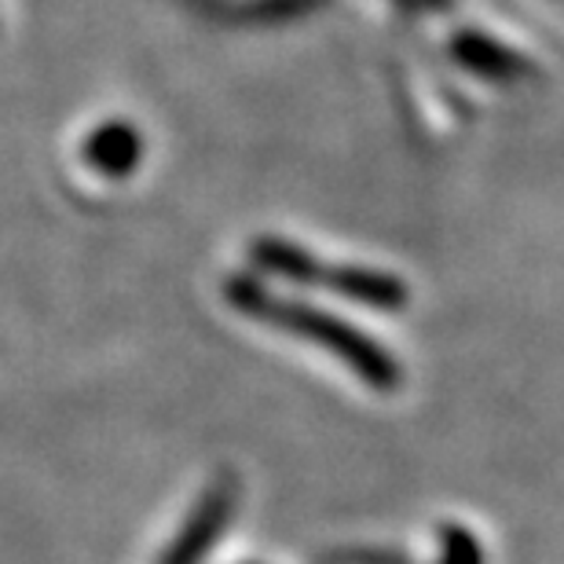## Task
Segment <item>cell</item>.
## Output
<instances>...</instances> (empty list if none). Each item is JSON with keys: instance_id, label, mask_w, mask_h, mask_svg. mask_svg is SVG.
<instances>
[{"instance_id": "cell-2", "label": "cell", "mask_w": 564, "mask_h": 564, "mask_svg": "<svg viewBox=\"0 0 564 564\" xmlns=\"http://www.w3.org/2000/svg\"><path fill=\"white\" fill-rule=\"evenodd\" d=\"M235 506V484L231 480H220L217 488H209L206 495H202L198 510L191 513L187 528L180 532V539L173 546H169V554L162 564H198L202 554L213 546V539L220 535L224 521H228Z\"/></svg>"}, {"instance_id": "cell-5", "label": "cell", "mask_w": 564, "mask_h": 564, "mask_svg": "<svg viewBox=\"0 0 564 564\" xmlns=\"http://www.w3.org/2000/svg\"><path fill=\"white\" fill-rule=\"evenodd\" d=\"M455 55H458V63H466L469 70H477L484 77H521V74H528L524 59H517L513 52L499 48V44L480 37V33H462V37H455Z\"/></svg>"}, {"instance_id": "cell-1", "label": "cell", "mask_w": 564, "mask_h": 564, "mask_svg": "<svg viewBox=\"0 0 564 564\" xmlns=\"http://www.w3.org/2000/svg\"><path fill=\"white\" fill-rule=\"evenodd\" d=\"M228 301L235 304V308L257 315V319L286 326V330L308 337V341H315V345H323L326 352H334L341 364L352 367L370 389L392 392L400 386L397 359H392L386 348H378L367 334H359L356 326L334 319V315H326L319 308H308V304H290V301L268 297V290H257L250 279H231L228 282Z\"/></svg>"}, {"instance_id": "cell-3", "label": "cell", "mask_w": 564, "mask_h": 564, "mask_svg": "<svg viewBox=\"0 0 564 564\" xmlns=\"http://www.w3.org/2000/svg\"><path fill=\"white\" fill-rule=\"evenodd\" d=\"M323 286H330L334 293H341L348 301L370 304V308H403L408 304V286L392 275L367 272V268H326Z\"/></svg>"}, {"instance_id": "cell-6", "label": "cell", "mask_w": 564, "mask_h": 564, "mask_svg": "<svg viewBox=\"0 0 564 564\" xmlns=\"http://www.w3.org/2000/svg\"><path fill=\"white\" fill-rule=\"evenodd\" d=\"M93 162L110 176H126L140 158V137L129 126H107L88 147Z\"/></svg>"}, {"instance_id": "cell-4", "label": "cell", "mask_w": 564, "mask_h": 564, "mask_svg": "<svg viewBox=\"0 0 564 564\" xmlns=\"http://www.w3.org/2000/svg\"><path fill=\"white\" fill-rule=\"evenodd\" d=\"M253 261L282 279L301 282V286H323V275H326V268L315 261V257H308L304 250H297V246H290L282 239H257Z\"/></svg>"}, {"instance_id": "cell-7", "label": "cell", "mask_w": 564, "mask_h": 564, "mask_svg": "<svg viewBox=\"0 0 564 564\" xmlns=\"http://www.w3.org/2000/svg\"><path fill=\"white\" fill-rule=\"evenodd\" d=\"M444 543H447L444 564H480V546H477V539H473V535L458 532V528H447Z\"/></svg>"}]
</instances>
